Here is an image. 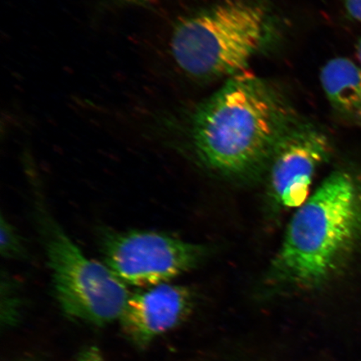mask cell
<instances>
[{"label":"cell","instance_id":"cell-12","mask_svg":"<svg viewBox=\"0 0 361 361\" xmlns=\"http://www.w3.org/2000/svg\"><path fill=\"white\" fill-rule=\"evenodd\" d=\"M355 55L357 59V64L361 67V36L356 44Z\"/></svg>","mask_w":361,"mask_h":361},{"label":"cell","instance_id":"cell-2","mask_svg":"<svg viewBox=\"0 0 361 361\" xmlns=\"http://www.w3.org/2000/svg\"><path fill=\"white\" fill-rule=\"evenodd\" d=\"M361 241V177L336 171L288 225L268 271L277 286L310 290L331 279Z\"/></svg>","mask_w":361,"mask_h":361},{"label":"cell","instance_id":"cell-7","mask_svg":"<svg viewBox=\"0 0 361 361\" xmlns=\"http://www.w3.org/2000/svg\"><path fill=\"white\" fill-rule=\"evenodd\" d=\"M192 305L188 288L162 283L130 295L118 322L128 340L144 348L178 326Z\"/></svg>","mask_w":361,"mask_h":361},{"label":"cell","instance_id":"cell-10","mask_svg":"<svg viewBox=\"0 0 361 361\" xmlns=\"http://www.w3.org/2000/svg\"><path fill=\"white\" fill-rule=\"evenodd\" d=\"M342 2L350 19L361 23V0H342Z\"/></svg>","mask_w":361,"mask_h":361},{"label":"cell","instance_id":"cell-4","mask_svg":"<svg viewBox=\"0 0 361 361\" xmlns=\"http://www.w3.org/2000/svg\"><path fill=\"white\" fill-rule=\"evenodd\" d=\"M39 221L59 305L70 317L104 326L119 320L130 293L106 264L87 258L55 221Z\"/></svg>","mask_w":361,"mask_h":361},{"label":"cell","instance_id":"cell-1","mask_svg":"<svg viewBox=\"0 0 361 361\" xmlns=\"http://www.w3.org/2000/svg\"><path fill=\"white\" fill-rule=\"evenodd\" d=\"M293 124L277 94L245 71L197 107L192 139L207 168L226 177L247 178L268 168Z\"/></svg>","mask_w":361,"mask_h":361},{"label":"cell","instance_id":"cell-11","mask_svg":"<svg viewBox=\"0 0 361 361\" xmlns=\"http://www.w3.org/2000/svg\"><path fill=\"white\" fill-rule=\"evenodd\" d=\"M76 361H106L105 359L102 357L100 352L97 350L96 349H90L83 354H81L79 359Z\"/></svg>","mask_w":361,"mask_h":361},{"label":"cell","instance_id":"cell-13","mask_svg":"<svg viewBox=\"0 0 361 361\" xmlns=\"http://www.w3.org/2000/svg\"><path fill=\"white\" fill-rule=\"evenodd\" d=\"M126 1L133 4H146L148 1V0H126Z\"/></svg>","mask_w":361,"mask_h":361},{"label":"cell","instance_id":"cell-6","mask_svg":"<svg viewBox=\"0 0 361 361\" xmlns=\"http://www.w3.org/2000/svg\"><path fill=\"white\" fill-rule=\"evenodd\" d=\"M331 154L326 134L310 125L293 124L275 149L269 165V194L282 209H299L310 197L318 169Z\"/></svg>","mask_w":361,"mask_h":361},{"label":"cell","instance_id":"cell-3","mask_svg":"<svg viewBox=\"0 0 361 361\" xmlns=\"http://www.w3.org/2000/svg\"><path fill=\"white\" fill-rule=\"evenodd\" d=\"M267 16L258 4L227 0L180 20L171 51L185 73L223 78L245 71L265 39Z\"/></svg>","mask_w":361,"mask_h":361},{"label":"cell","instance_id":"cell-9","mask_svg":"<svg viewBox=\"0 0 361 361\" xmlns=\"http://www.w3.org/2000/svg\"><path fill=\"white\" fill-rule=\"evenodd\" d=\"M0 252L6 259H21L25 255V246L20 234L8 220L1 218Z\"/></svg>","mask_w":361,"mask_h":361},{"label":"cell","instance_id":"cell-8","mask_svg":"<svg viewBox=\"0 0 361 361\" xmlns=\"http://www.w3.org/2000/svg\"><path fill=\"white\" fill-rule=\"evenodd\" d=\"M320 83L338 114L361 124V67L345 57H336L320 71Z\"/></svg>","mask_w":361,"mask_h":361},{"label":"cell","instance_id":"cell-5","mask_svg":"<svg viewBox=\"0 0 361 361\" xmlns=\"http://www.w3.org/2000/svg\"><path fill=\"white\" fill-rule=\"evenodd\" d=\"M102 251L105 264L128 286L150 288L196 268L206 248L169 234L145 230L108 233Z\"/></svg>","mask_w":361,"mask_h":361}]
</instances>
